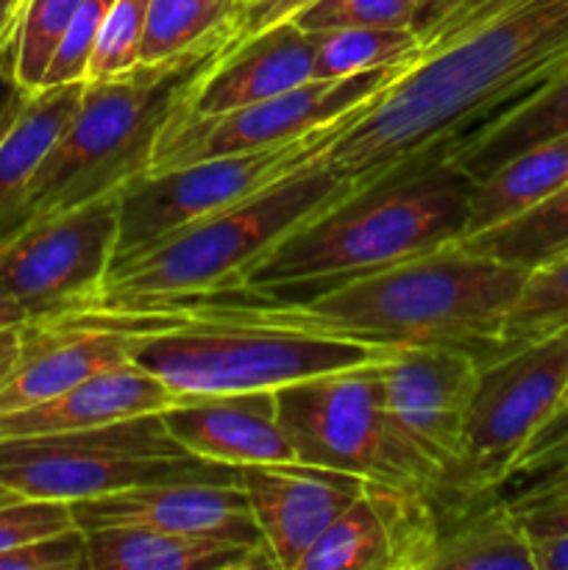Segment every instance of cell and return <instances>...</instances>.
<instances>
[{"label": "cell", "mask_w": 568, "mask_h": 570, "mask_svg": "<svg viewBox=\"0 0 568 570\" xmlns=\"http://www.w3.org/2000/svg\"><path fill=\"white\" fill-rule=\"evenodd\" d=\"M568 67V0H516L427 50L321 161L356 187L449 154Z\"/></svg>", "instance_id": "obj_1"}, {"label": "cell", "mask_w": 568, "mask_h": 570, "mask_svg": "<svg viewBox=\"0 0 568 570\" xmlns=\"http://www.w3.org/2000/svg\"><path fill=\"white\" fill-rule=\"evenodd\" d=\"M527 276L521 267L471 254L454 243L384 271L329 284L304 298L232 293L165 306L382 348L460 345L479 365H488Z\"/></svg>", "instance_id": "obj_2"}, {"label": "cell", "mask_w": 568, "mask_h": 570, "mask_svg": "<svg viewBox=\"0 0 568 570\" xmlns=\"http://www.w3.org/2000/svg\"><path fill=\"white\" fill-rule=\"evenodd\" d=\"M477 181L443 154L418 156L356 187L282 239L243 284L245 295L323 289L460 243Z\"/></svg>", "instance_id": "obj_3"}, {"label": "cell", "mask_w": 568, "mask_h": 570, "mask_svg": "<svg viewBox=\"0 0 568 570\" xmlns=\"http://www.w3.org/2000/svg\"><path fill=\"white\" fill-rule=\"evenodd\" d=\"M237 22L156 65L84 83L81 104L33 173L6 243L31 223L104 195H120L150 173L156 139L173 111L237 45Z\"/></svg>", "instance_id": "obj_4"}, {"label": "cell", "mask_w": 568, "mask_h": 570, "mask_svg": "<svg viewBox=\"0 0 568 570\" xmlns=\"http://www.w3.org/2000/svg\"><path fill=\"white\" fill-rule=\"evenodd\" d=\"M354 189L349 176L312 161L109 273L104 293L84 309H148L243 293L248 273L287 234Z\"/></svg>", "instance_id": "obj_5"}, {"label": "cell", "mask_w": 568, "mask_h": 570, "mask_svg": "<svg viewBox=\"0 0 568 570\" xmlns=\"http://www.w3.org/2000/svg\"><path fill=\"white\" fill-rule=\"evenodd\" d=\"M123 332L128 360L176 395H221L278 390L301 379L384 360L382 345L345 343L315 334L217 321L178 306L67 312Z\"/></svg>", "instance_id": "obj_6"}, {"label": "cell", "mask_w": 568, "mask_h": 570, "mask_svg": "<svg viewBox=\"0 0 568 570\" xmlns=\"http://www.w3.org/2000/svg\"><path fill=\"white\" fill-rule=\"evenodd\" d=\"M373 365L321 373L276 390L278 423L295 462L438 499L445 471L388 410Z\"/></svg>", "instance_id": "obj_7"}, {"label": "cell", "mask_w": 568, "mask_h": 570, "mask_svg": "<svg viewBox=\"0 0 568 570\" xmlns=\"http://www.w3.org/2000/svg\"><path fill=\"white\" fill-rule=\"evenodd\" d=\"M159 482H237V468L187 454L161 412L84 432L0 440V484L22 499L72 504Z\"/></svg>", "instance_id": "obj_8"}, {"label": "cell", "mask_w": 568, "mask_h": 570, "mask_svg": "<svg viewBox=\"0 0 568 570\" xmlns=\"http://www.w3.org/2000/svg\"><path fill=\"white\" fill-rule=\"evenodd\" d=\"M376 95L295 139L243 150V154L215 156V159L195 161L176 170L150 173L134 181L120 193L117 245L109 273L120 271L123 265L143 256L154 245L165 243L182 228L217 215L259 189L271 187L278 178L321 159L349 128H354L371 111Z\"/></svg>", "instance_id": "obj_9"}, {"label": "cell", "mask_w": 568, "mask_h": 570, "mask_svg": "<svg viewBox=\"0 0 568 570\" xmlns=\"http://www.w3.org/2000/svg\"><path fill=\"white\" fill-rule=\"evenodd\" d=\"M566 390L568 326L479 367L466 421V456L443 493L477 495L505 488L518 454L560 410Z\"/></svg>", "instance_id": "obj_10"}, {"label": "cell", "mask_w": 568, "mask_h": 570, "mask_svg": "<svg viewBox=\"0 0 568 570\" xmlns=\"http://www.w3.org/2000/svg\"><path fill=\"white\" fill-rule=\"evenodd\" d=\"M418 61L373 67L345 78H312L301 87L287 89L276 98L256 100L221 115H193L187 100L173 111L167 126L156 139L150 173L176 170L195 161L215 159L226 154L265 148V145L295 139L334 117L345 115L354 106L365 104L384 87L404 76ZM148 173V176H150Z\"/></svg>", "instance_id": "obj_11"}, {"label": "cell", "mask_w": 568, "mask_h": 570, "mask_svg": "<svg viewBox=\"0 0 568 570\" xmlns=\"http://www.w3.org/2000/svg\"><path fill=\"white\" fill-rule=\"evenodd\" d=\"M120 195L31 223L0 245V298L26 312L28 321L67 315L104 293L117 245Z\"/></svg>", "instance_id": "obj_12"}, {"label": "cell", "mask_w": 568, "mask_h": 570, "mask_svg": "<svg viewBox=\"0 0 568 570\" xmlns=\"http://www.w3.org/2000/svg\"><path fill=\"white\" fill-rule=\"evenodd\" d=\"M384 401L407 434L445 471V488L466 456V421L479 360L460 345L390 348L376 365Z\"/></svg>", "instance_id": "obj_13"}, {"label": "cell", "mask_w": 568, "mask_h": 570, "mask_svg": "<svg viewBox=\"0 0 568 570\" xmlns=\"http://www.w3.org/2000/svg\"><path fill=\"white\" fill-rule=\"evenodd\" d=\"M438 534L434 499L365 482L354 504L301 557L298 570H429Z\"/></svg>", "instance_id": "obj_14"}, {"label": "cell", "mask_w": 568, "mask_h": 570, "mask_svg": "<svg viewBox=\"0 0 568 570\" xmlns=\"http://www.w3.org/2000/svg\"><path fill=\"white\" fill-rule=\"evenodd\" d=\"M78 529L139 527L182 538L223 540L265 551L262 532L239 482H159L72 501Z\"/></svg>", "instance_id": "obj_15"}, {"label": "cell", "mask_w": 568, "mask_h": 570, "mask_svg": "<svg viewBox=\"0 0 568 570\" xmlns=\"http://www.w3.org/2000/svg\"><path fill=\"white\" fill-rule=\"evenodd\" d=\"M239 488L276 570H298L301 557L349 510L365 479L304 462L239 465Z\"/></svg>", "instance_id": "obj_16"}, {"label": "cell", "mask_w": 568, "mask_h": 570, "mask_svg": "<svg viewBox=\"0 0 568 570\" xmlns=\"http://www.w3.org/2000/svg\"><path fill=\"white\" fill-rule=\"evenodd\" d=\"M120 362H128L123 332L78 315L26 321L20 326L17 365L0 384V412L42 404Z\"/></svg>", "instance_id": "obj_17"}, {"label": "cell", "mask_w": 568, "mask_h": 570, "mask_svg": "<svg viewBox=\"0 0 568 570\" xmlns=\"http://www.w3.org/2000/svg\"><path fill=\"white\" fill-rule=\"evenodd\" d=\"M170 438L187 454L221 465L295 462L278 423L276 390L221 395H184L161 412Z\"/></svg>", "instance_id": "obj_18"}, {"label": "cell", "mask_w": 568, "mask_h": 570, "mask_svg": "<svg viewBox=\"0 0 568 570\" xmlns=\"http://www.w3.org/2000/svg\"><path fill=\"white\" fill-rule=\"evenodd\" d=\"M182 395L173 393L161 379L128 360L84 379L81 384L42 404L0 412V440L109 426L128 417L165 412Z\"/></svg>", "instance_id": "obj_19"}, {"label": "cell", "mask_w": 568, "mask_h": 570, "mask_svg": "<svg viewBox=\"0 0 568 570\" xmlns=\"http://www.w3.org/2000/svg\"><path fill=\"white\" fill-rule=\"evenodd\" d=\"M312 78L315 39L293 20H284L234 45L184 106L193 115H221L276 98Z\"/></svg>", "instance_id": "obj_20"}, {"label": "cell", "mask_w": 568, "mask_h": 570, "mask_svg": "<svg viewBox=\"0 0 568 570\" xmlns=\"http://www.w3.org/2000/svg\"><path fill=\"white\" fill-rule=\"evenodd\" d=\"M440 534L429 570H538L535 546L507 495H440Z\"/></svg>", "instance_id": "obj_21"}, {"label": "cell", "mask_w": 568, "mask_h": 570, "mask_svg": "<svg viewBox=\"0 0 568 570\" xmlns=\"http://www.w3.org/2000/svg\"><path fill=\"white\" fill-rule=\"evenodd\" d=\"M87 534V570H262L271 557L251 546L182 538L139 527H104Z\"/></svg>", "instance_id": "obj_22"}, {"label": "cell", "mask_w": 568, "mask_h": 570, "mask_svg": "<svg viewBox=\"0 0 568 570\" xmlns=\"http://www.w3.org/2000/svg\"><path fill=\"white\" fill-rule=\"evenodd\" d=\"M84 83L87 81L37 89L9 134L0 139V245L6 243V234L26 198L33 173L70 126L81 104Z\"/></svg>", "instance_id": "obj_23"}, {"label": "cell", "mask_w": 568, "mask_h": 570, "mask_svg": "<svg viewBox=\"0 0 568 570\" xmlns=\"http://www.w3.org/2000/svg\"><path fill=\"white\" fill-rule=\"evenodd\" d=\"M560 134H568V67L555 81L540 87L516 109L501 115L499 120L484 126L482 131L443 156H449L479 184L512 156Z\"/></svg>", "instance_id": "obj_24"}, {"label": "cell", "mask_w": 568, "mask_h": 570, "mask_svg": "<svg viewBox=\"0 0 568 570\" xmlns=\"http://www.w3.org/2000/svg\"><path fill=\"white\" fill-rule=\"evenodd\" d=\"M568 184V134L532 145L477 184L468 234L484 232L532 209Z\"/></svg>", "instance_id": "obj_25"}, {"label": "cell", "mask_w": 568, "mask_h": 570, "mask_svg": "<svg viewBox=\"0 0 568 570\" xmlns=\"http://www.w3.org/2000/svg\"><path fill=\"white\" fill-rule=\"evenodd\" d=\"M460 248L532 273L568 256V184L493 228L462 237Z\"/></svg>", "instance_id": "obj_26"}, {"label": "cell", "mask_w": 568, "mask_h": 570, "mask_svg": "<svg viewBox=\"0 0 568 570\" xmlns=\"http://www.w3.org/2000/svg\"><path fill=\"white\" fill-rule=\"evenodd\" d=\"M243 0H148L139 61L156 65L187 53L206 37L237 22Z\"/></svg>", "instance_id": "obj_27"}, {"label": "cell", "mask_w": 568, "mask_h": 570, "mask_svg": "<svg viewBox=\"0 0 568 570\" xmlns=\"http://www.w3.org/2000/svg\"><path fill=\"white\" fill-rule=\"evenodd\" d=\"M315 78H345L401 61H421L423 45L412 28H337L312 33Z\"/></svg>", "instance_id": "obj_28"}, {"label": "cell", "mask_w": 568, "mask_h": 570, "mask_svg": "<svg viewBox=\"0 0 568 570\" xmlns=\"http://www.w3.org/2000/svg\"><path fill=\"white\" fill-rule=\"evenodd\" d=\"M562 326H568V256L529 273L521 298L501 326L496 356L521 348Z\"/></svg>", "instance_id": "obj_29"}, {"label": "cell", "mask_w": 568, "mask_h": 570, "mask_svg": "<svg viewBox=\"0 0 568 570\" xmlns=\"http://www.w3.org/2000/svg\"><path fill=\"white\" fill-rule=\"evenodd\" d=\"M84 0H26L14 26V70L22 87L37 92L50 59Z\"/></svg>", "instance_id": "obj_30"}, {"label": "cell", "mask_w": 568, "mask_h": 570, "mask_svg": "<svg viewBox=\"0 0 568 570\" xmlns=\"http://www.w3.org/2000/svg\"><path fill=\"white\" fill-rule=\"evenodd\" d=\"M148 0H115L109 6L89 59L87 81H104L139 65Z\"/></svg>", "instance_id": "obj_31"}, {"label": "cell", "mask_w": 568, "mask_h": 570, "mask_svg": "<svg viewBox=\"0 0 568 570\" xmlns=\"http://www.w3.org/2000/svg\"><path fill=\"white\" fill-rule=\"evenodd\" d=\"M290 20L306 33L337 28H412L415 0H312Z\"/></svg>", "instance_id": "obj_32"}, {"label": "cell", "mask_w": 568, "mask_h": 570, "mask_svg": "<svg viewBox=\"0 0 568 570\" xmlns=\"http://www.w3.org/2000/svg\"><path fill=\"white\" fill-rule=\"evenodd\" d=\"M111 3H115V0H84V3L78 6L76 17L70 20L59 48H56L53 59H50L48 72H45L42 78V87L87 81L89 59H92L100 26H104V17Z\"/></svg>", "instance_id": "obj_33"}, {"label": "cell", "mask_w": 568, "mask_h": 570, "mask_svg": "<svg viewBox=\"0 0 568 570\" xmlns=\"http://www.w3.org/2000/svg\"><path fill=\"white\" fill-rule=\"evenodd\" d=\"M70 527H76V521L67 501L22 499V495L0 501V551Z\"/></svg>", "instance_id": "obj_34"}, {"label": "cell", "mask_w": 568, "mask_h": 570, "mask_svg": "<svg viewBox=\"0 0 568 570\" xmlns=\"http://www.w3.org/2000/svg\"><path fill=\"white\" fill-rule=\"evenodd\" d=\"M0 570H87V534L70 527L0 551Z\"/></svg>", "instance_id": "obj_35"}, {"label": "cell", "mask_w": 568, "mask_h": 570, "mask_svg": "<svg viewBox=\"0 0 568 570\" xmlns=\"http://www.w3.org/2000/svg\"><path fill=\"white\" fill-rule=\"evenodd\" d=\"M568 462V404L560 406L538 432L529 438L523 451L518 454L510 479L529 476V473L549 471V468Z\"/></svg>", "instance_id": "obj_36"}, {"label": "cell", "mask_w": 568, "mask_h": 570, "mask_svg": "<svg viewBox=\"0 0 568 570\" xmlns=\"http://www.w3.org/2000/svg\"><path fill=\"white\" fill-rule=\"evenodd\" d=\"M31 89L22 87L14 70V31L0 48V139L9 134L17 117L22 115L26 104L31 100Z\"/></svg>", "instance_id": "obj_37"}, {"label": "cell", "mask_w": 568, "mask_h": 570, "mask_svg": "<svg viewBox=\"0 0 568 570\" xmlns=\"http://www.w3.org/2000/svg\"><path fill=\"white\" fill-rule=\"evenodd\" d=\"M505 484H510L512 493L507 495L512 507H527V504H538V501H549V499H560V495H568V462L562 465L549 468V471L540 473H529V476H516L507 479Z\"/></svg>", "instance_id": "obj_38"}, {"label": "cell", "mask_w": 568, "mask_h": 570, "mask_svg": "<svg viewBox=\"0 0 568 570\" xmlns=\"http://www.w3.org/2000/svg\"><path fill=\"white\" fill-rule=\"evenodd\" d=\"M306 3H312V0H243V9L237 14V39L243 42V39L276 26V22L290 20Z\"/></svg>", "instance_id": "obj_39"}, {"label": "cell", "mask_w": 568, "mask_h": 570, "mask_svg": "<svg viewBox=\"0 0 568 570\" xmlns=\"http://www.w3.org/2000/svg\"><path fill=\"white\" fill-rule=\"evenodd\" d=\"M512 510H516V507H512ZM516 512L532 540L555 538V534H568V495H560V499H549V501H538V504L518 507Z\"/></svg>", "instance_id": "obj_40"}, {"label": "cell", "mask_w": 568, "mask_h": 570, "mask_svg": "<svg viewBox=\"0 0 568 570\" xmlns=\"http://www.w3.org/2000/svg\"><path fill=\"white\" fill-rule=\"evenodd\" d=\"M468 0H415V20H412V31L418 33L421 45L427 48L432 33L460 9Z\"/></svg>", "instance_id": "obj_41"}, {"label": "cell", "mask_w": 568, "mask_h": 570, "mask_svg": "<svg viewBox=\"0 0 568 570\" xmlns=\"http://www.w3.org/2000/svg\"><path fill=\"white\" fill-rule=\"evenodd\" d=\"M535 568L538 570H568V534L532 540Z\"/></svg>", "instance_id": "obj_42"}, {"label": "cell", "mask_w": 568, "mask_h": 570, "mask_svg": "<svg viewBox=\"0 0 568 570\" xmlns=\"http://www.w3.org/2000/svg\"><path fill=\"white\" fill-rule=\"evenodd\" d=\"M17 356H20V326L0 328V384L17 365Z\"/></svg>", "instance_id": "obj_43"}, {"label": "cell", "mask_w": 568, "mask_h": 570, "mask_svg": "<svg viewBox=\"0 0 568 570\" xmlns=\"http://www.w3.org/2000/svg\"><path fill=\"white\" fill-rule=\"evenodd\" d=\"M22 3H26V0H0V48H3V42L11 37V31H14Z\"/></svg>", "instance_id": "obj_44"}, {"label": "cell", "mask_w": 568, "mask_h": 570, "mask_svg": "<svg viewBox=\"0 0 568 570\" xmlns=\"http://www.w3.org/2000/svg\"><path fill=\"white\" fill-rule=\"evenodd\" d=\"M28 317L26 312L20 309L17 304H11V301L0 298V328H11V326H22Z\"/></svg>", "instance_id": "obj_45"}, {"label": "cell", "mask_w": 568, "mask_h": 570, "mask_svg": "<svg viewBox=\"0 0 568 570\" xmlns=\"http://www.w3.org/2000/svg\"><path fill=\"white\" fill-rule=\"evenodd\" d=\"M17 493H11V490H6L3 484H0V501H9V499H14Z\"/></svg>", "instance_id": "obj_46"}, {"label": "cell", "mask_w": 568, "mask_h": 570, "mask_svg": "<svg viewBox=\"0 0 568 570\" xmlns=\"http://www.w3.org/2000/svg\"><path fill=\"white\" fill-rule=\"evenodd\" d=\"M568 404V390H566V399H562V406H566Z\"/></svg>", "instance_id": "obj_47"}]
</instances>
